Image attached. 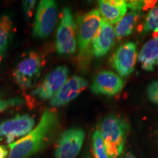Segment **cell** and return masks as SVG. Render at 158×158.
<instances>
[{"mask_svg":"<svg viewBox=\"0 0 158 158\" xmlns=\"http://www.w3.org/2000/svg\"><path fill=\"white\" fill-rule=\"evenodd\" d=\"M23 103V100L19 98L7 99V100H2V99H0V113L5 111V110H7L10 108L21 106Z\"/></svg>","mask_w":158,"mask_h":158,"instance_id":"obj_20","label":"cell"},{"mask_svg":"<svg viewBox=\"0 0 158 158\" xmlns=\"http://www.w3.org/2000/svg\"><path fill=\"white\" fill-rule=\"evenodd\" d=\"M114 37L115 33L113 27L102 20L92 43V53L94 56L100 58L107 54L113 45Z\"/></svg>","mask_w":158,"mask_h":158,"instance_id":"obj_13","label":"cell"},{"mask_svg":"<svg viewBox=\"0 0 158 158\" xmlns=\"http://www.w3.org/2000/svg\"><path fill=\"white\" fill-rule=\"evenodd\" d=\"M88 86L87 81L80 76L68 78L59 92L51 99L52 107H62L76 99Z\"/></svg>","mask_w":158,"mask_h":158,"instance_id":"obj_11","label":"cell"},{"mask_svg":"<svg viewBox=\"0 0 158 158\" xmlns=\"http://www.w3.org/2000/svg\"><path fill=\"white\" fill-rule=\"evenodd\" d=\"M102 19L98 10H92L77 19L76 38L78 57L84 61L89 56L92 43L98 32Z\"/></svg>","mask_w":158,"mask_h":158,"instance_id":"obj_3","label":"cell"},{"mask_svg":"<svg viewBox=\"0 0 158 158\" xmlns=\"http://www.w3.org/2000/svg\"><path fill=\"white\" fill-rule=\"evenodd\" d=\"M8 157V150L5 146L0 145V158H7Z\"/></svg>","mask_w":158,"mask_h":158,"instance_id":"obj_23","label":"cell"},{"mask_svg":"<svg viewBox=\"0 0 158 158\" xmlns=\"http://www.w3.org/2000/svg\"><path fill=\"white\" fill-rule=\"evenodd\" d=\"M84 138L85 132L81 128L67 130L59 138L55 149L54 158H76L80 152Z\"/></svg>","mask_w":158,"mask_h":158,"instance_id":"obj_7","label":"cell"},{"mask_svg":"<svg viewBox=\"0 0 158 158\" xmlns=\"http://www.w3.org/2000/svg\"><path fill=\"white\" fill-rule=\"evenodd\" d=\"M36 3L37 2L34 1V0H25V1H23V9L27 19H31V17L32 16Z\"/></svg>","mask_w":158,"mask_h":158,"instance_id":"obj_22","label":"cell"},{"mask_svg":"<svg viewBox=\"0 0 158 158\" xmlns=\"http://www.w3.org/2000/svg\"><path fill=\"white\" fill-rule=\"evenodd\" d=\"M143 31L145 33L158 31V5L152 8L148 13L143 23Z\"/></svg>","mask_w":158,"mask_h":158,"instance_id":"obj_18","label":"cell"},{"mask_svg":"<svg viewBox=\"0 0 158 158\" xmlns=\"http://www.w3.org/2000/svg\"><path fill=\"white\" fill-rule=\"evenodd\" d=\"M124 158H136V157L131 152H128L125 155H124Z\"/></svg>","mask_w":158,"mask_h":158,"instance_id":"obj_24","label":"cell"},{"mask_svg":"<svg viewBox=\"0 0 158 158\" xmlns=\"http://www.w3.org/2000/svg\"><path fill=\"white\" fill-rule=\"evenodd\" d=\"M128 125L114 115L106 116L100 125V134L108 158H116L123 151Z\"/></svg>","mask_w":158,"mask_h":158,"instance_id":"obj_2","label":"cell"},{"mask_svg":"<svg viewBox=\"0 0 158 158\" xmlns=\"http://www.w3.org/2000/svg\"><path fill=\"white\" fill-rule=\"evenodd\" d=\"M57 7L53 0H42L37 6L35 14L33 37L44 39L49 36L57 21Z\"/></svg>","mask_w":158,"mask_h":158,"instance_id":"obj_6","label":"cell"},{"mask_svg":"<svg viewBox=\"0 0 158 158\" xmlns=\"http://www.w3.org/2000/svg\"><path fill=\"white\" fill-rule=\"evenodd\" d=\"M140 16L141 12L135 10H130L125 14L117 23H116L114 28L115 36L117 38H122L132 34Z\"/></svg>","mask_w":158,"mask_h":158,"instance_id":"obj_16","label":"cell"},{"mask_svg":"<svg viewBox=\"0 0 158 158\" xmlns=\"http://www.w3.org/2000/svg\"><path fill=\"white\" fill-rule=\"evenodd\" d=\"M34 125L35 119L30 115H17L0 123V138L9 145L16 138L27 135L33 130Z\"/></svg>","mask_w":158,"mask_h":158,"instance_id":"obj_8","label":"cell"},{"mask_svg":"<svg viewBox=\"0 0 158 158\" xmlns=\"http://www.w3.org/2000/svg\"><path fill=\"white\" fill-rule=\"evenodd\" d=\"M0 98H1V97H0Z\"/></svg>","mask_w":158,"mask_h":158,"instance_id":"obj_25","label":"cell"},{"mask_svg":"<svg viewBox=\"0 0 158 158\" xmlns=\"http://www.w3.org/2000/svg\"><path fill=\"white\" fill-rule=\"evenodd\" d=\"M13 34V21L9 15L0 18V62L5 58Z\"/></svg>","mask_w":158,"mask_h":158,"instance_id":"obj_17","label":"cell"},{"mask_svg":"<svg viewBox=\"0 0 158 158\" xmlns=\"http://www.w3.org/2000/svg\"><path fill=\"white\" fill-rule=\"evenodd\" d=\"M43 66L42 57L35 51L23 56L13 71V76L18 86L23 91L34 87L40 77Z\"/></svg>","mask_w":158,"mask_h":158,"instance_id":"obj_4","label":"cell"},{"mask_svg":"<svg viewBox=\"0 0 158 158\" xmlns=\"http://www.w3.org/2000/svg\"><path fill=\"white\" fill-rule=\"evenodd\" d=\"M141 68L146 71H152L158 65V36L149 40L143 46L138 56Z\"/></svg>","mask_w":158,"mask_h":158,"instance_id":"obj_15","label":"cell"},{"mask_svg":"<svg viewBox=\"0 0 158 158\" xmlns=\"http://www.w3.org/2000/svg\"><path fill=\"white\" fill-rule=\"evenodd\" d=\"M138 59L135 43L127 42L122 45L112 58L113 68L120 76L126 77L134 71Z\"/></svg>","mask_w":158,"mask_h":158,"instance_id":"obj_10","label":"cell"},{"mask_svg":"<svg viewBox=\"0 0 158 158\" xmlns=\"http://www.w3.org/2000/svg\"><path fill=\"white\" fill-rule=\"evenodd\" d=\"M68 74L66 66L57 67L37 86L31 94L40 100L52 99L68 79Z\"/></svg>","mask_w":158,"mask_h":158,"instance_id":"obj_9","label":"cell"},{"mask_svg":"<svg viewBox=\"0 0 158 158\" xmlns=\"http://www.w3.org/2000/svg\"><path fill=\"white\" fill-rule=\"evenodd\" d=\"M98 5L102 20L110 25L117 23L127 10V1L123 0H101L98 2Z\"/></svg>","mask_w":158,"mask_h":158,"instance_id":"obj_14","label":"cell"},{"mask_svg":"<svg viewBox=\"0 0 158 158\" xmlns=\"http://www.w3.org/2000/svg\"><path fill=\"white\" fill-rule=\"evenodd\" d=\"M56 46L59 54L70 55L76 52V24L69 7L62 10L60 23L56 32Z\"/></svg>","mask_w":158,"mask_h":158,"instance_id":"obj_5","label":"cell"},{"mask_svg":"<svg viewBox=\"0 0 158 158\" xmlns=\"http://www.w3.org/2000/svg\"><path fill=\"white\" fill-rule=\"evenodd\" d=\"M92 144L94 158H108L100 130L94 131L92 135Z\"/></svg>","mask_w":158,"mask_h":158,"instance_id":"obj_19","label":"cell"},{"mask_svg":"<svg viewBox=\"0 0 158 158\" xmlns=\"http://www.w3.org/2000/svg\"><path fill=\"white\" fill-rule=\"evenodd\" d=\"M59 124L58 114L54 110L43 112L35 129L16 141L9 144L7 158H29L43 149Z\"/></svg>","mask_w":158,"mask_h":158,"instance_id":"obj_1","label":"cell"},{"mask_svg":"<svg viewBox=\"0 0 158 158\" xmlns=\"http://www.w3.org/2000/svg\"><path fill=\"white\" fill-rule=\"evenodd\" d=\"M147 94L150 101L158 105V81H154L147 86Z\"/></svg>","mask_w":158,"mask_h":158,"instance_id":"obj_21","label":"cell"},{"mask_svg":"<svg viewBox=\"0 0 158 158\" xmlns=\"http://www.w3.org/2000/svg\"><path fill=\"white\" fill-rule=\"evenodd\" d=\"M124 81L118 75L111 71L99 73L91 84L90 89L97 94L114 96L124 88Z\"/></svg>","mask_w":158,"mask_h":158,"instance_id":"obj_12","label":"cell"}]
</instances>
